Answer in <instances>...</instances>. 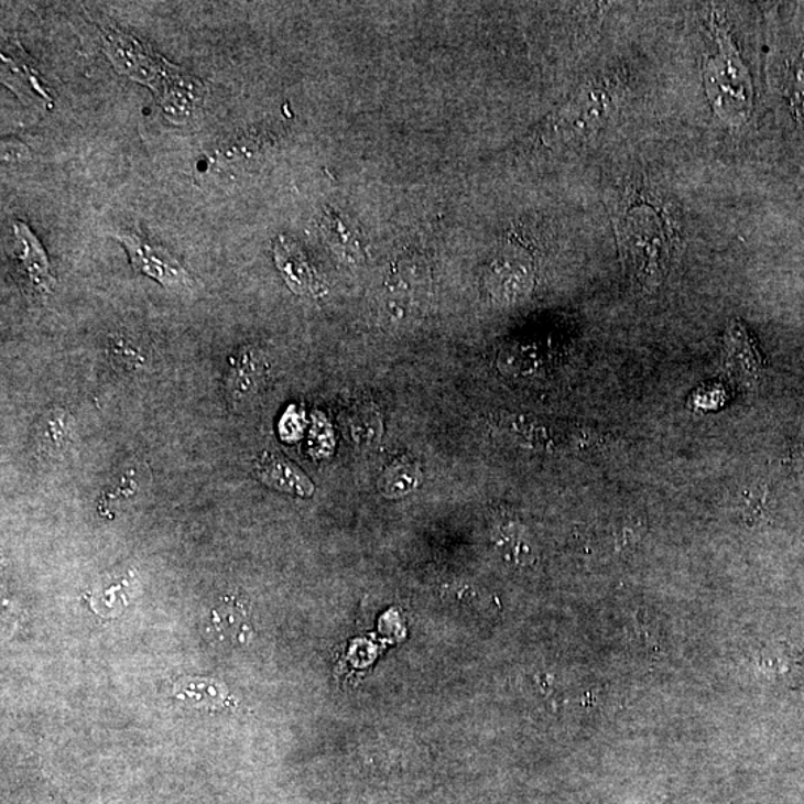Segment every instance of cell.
<instances>
[{"instance_id":"6da1fadb","label":"cell","mask_w":804,"mask_h":804,"mask_svg":"<svg viewBox=\"0 0 804 804\" xmlns=\"http://www.w3.org/2000/svg\"><path fill=\"white\" fill-rule=\"evenodd\" d=\"M616 235L624 272L633 285L654 291L678 253V228L662 203L629 189L616 209Z\"/></svg>"},{"instance_id":"7a4b0ae2","label":"cell","mask_w":804,"mask_h":804,"mask_svg":"<svg viewBox=\"0 0 804 804\" xmlns=\"http://www.w3.org/2000/svg\"><path fill=\"white\" fill-rule=\"evenodd\" d=\"M626 93L624 76L620 74H600L586 80L545 121L541 129L543 142L547 145H568L595 137L613 117L619 116Z\"/></svg>"},{"instance_id":"3957f363","label":"cell","mask_w":804,"mask_h":804,"mask_svg":"<svg viewBox=\"0 0 804 804\" xmlns=\"http://www.w3.org/2000/svg\"><path fill=\"white\" fill-rule=\"evenodd\" d=\"M715 51L704 66V87L715 116L730 127L747 124L754 109V86L734 36L721 17H710Z\"/></svg>"},{"instance_id":"277c9868","label":"cell","mask_w":804,"mask_h":804,"mask_svg":"<svg viewBox=\"0 0 804 804\" xmlns=\"http://www.w3.org/2000/svg\"><path fill=\"white\" fill-rule=\"evenodd\" d=\"M774 75L790 116L804 124V3L774 36Z\"/></svg>"},{"instance_id":"5b68a950","label":"cell","mask_w":804,"mask_h":804,"mask_svg":"<svg viewBox=\"0 0 804 804\" xmlns=\"http://www.w3.org/2000/svg\"><path fill=\"white\" fill-rule=\"evenodd\" d=\"M121 241L137 272L154 279L172 291H186L194 285L189 273L166 249L155 247L142 237L129 232L121 236Z\"/></svg>"},{"instance_id":"8992f818","label":"cell","mask_w":804,"mask_h":804,"mask_svg":"<svg viewBox=\"0 0 804 804\" xmlns=\"http://www.w3.org/2000/svg\"><path fill=\"white\" fill-rule=\"evenodd\" d=\"M256 477L279 492L311 498L315 485L292 460L281 453L264 452L256 463Z\"/></svg>"},{"instance_id":"52a82bcc","label":"cell","mask_w":804,"mask_h":804,"mask_svg":"<svg viewBox=\"0 0 804 804\" xmlns=\"http://www.w3.org/2000/svg\"><path fill=\"white\" fill-rule=\"evenodd\" d=\"M14 260L21 273L37 291H51L54 276L51 274L48 257L40 240L24 222L14 224Z\"/></svg>"},{"instance_id":"ba28073f","label":"cell","mask_w":804,"mask_h":804,"mask_svg":"<svg viewBox=\"0 0 804 804\" xmlns=\"http://www.w3.org/2000/svg\"><path fill=\"white\" fill-rule=\"evenodd\" d=\"M274 258L283 279L295 294L317 295L322 282L315 270L294 243L281 237L274 247Z\"/></svg>"},{"instance_id":"9c48e42d","label":"cell","mask_w":804,"mask_h":804,"mask_svg":"<svg viewBox=\"0 0 804 804\" xmlns=\"http://www.w3.org/2000/svg\"><path fill=\"white\" fill-rule=\"evenodd\" d=\"M267 366L261 352L253 347H243L231 355L227 372L228 392L236 400H243L258 391L265 376Z\"/></svg>"},{"instance_id":"30bf717a","label":"cell","mask_w":804,"mask_h":804,"mask_svg":"<svg viewBox=\"0 0 804 804\" xmlns=\"http://www.w3.org/2000/svg\"><path fill=\"white\" fill-rule=\"evenodd\" d=\"M36 444L42 453L57 456L74 443L75 423L65 410L54 409L42 414L36 423Z\"/></svg>"},{"instance_id":"8fae6325","label":"cell","mask_w":804,"mask_h":804,"mask_svg":"<svg viewBox=\"0 0 804 804\" xmlns=\"http://www.w3.org/2000/svg\"><path fill=\"white\" fill-rule=\"evenodd\" d=\"M320 227L325 237H327L328 243L341 257L354 260L358 256L359 245L357 239H355L354 230L340 215L336 214V211L328 210L325 217L322 218Z\"/></svg>"},{"instance_id":"7c38bea8","label":"cell","mask_w":804,"mask_h":804,"mask_svg":"<svg viewBox=\"0 0 804 804\" xmlns=\"http://www.w3.org/2000/svg\"><path fill=\"white\" fill-rule=\"evenodd\" d=\"M419 472L421 471H419L417 465L412 460H400L384 472L380 486H382L383 492L391 498L408 495L417 488L419 477H421Z\"/></svg>"},{"instance_id":"4fadbf2b","label":"cell","mask_w":804,"mask_h":804,"mask_svg":"<svg viewBox=\"0 0 804 804\" xmlns=\"http://www.w3.org/2000/svg\"><path fill=\"white\" fill-rule=\"evenodd\" d=\"M176 697H185L192 700V704L198 706H207L209 709L222 708L227 702V694L222 692L221 685L211 683V681L197 680L184 683L182 687H177Z\"/></svg>"},{"instance_id":"5bb4252c","label":"cell","mask_w":804,"mask_h":804,"mask_svg":"<svg viewBox=\"0 0 804 804\" xmlns=\"http://www.w3.org/2000/svg\"><path fill=\"white\" fill-rule=\"evenodd\" d=\"M769 492L764 488L751 489L743 495L740 514L748 524H760L770 514Z\"/></svg>"},{"instance_id":"9a60e30c","label":"cell","mask_w":804,"mask_h":804,"mask_svg":"<svg viewBox=\"0 0 804 804\" xmlns=\"http://www.w3.org/2000/svg\"><path fill=\"white\" fill-rule=\"evenodd\" d=\"M111 355L113 358L121 359L122 362L131 363L133 367H139V363H145L146 361L145 357H142L139 347L137 349L133 341L126 337L116 338L111 343Z\"/></svg>"},{"instance_id":"2e32d148","label":"cell","mask_w":804,"mask_h":804,"mask_svg":"<svg viewBox=\"0 0 804 804\" xmlns=\"http://www.w3.org/2000/svg\"><path fill=\"white\" fill-rule=\"evenodd\" d=\"M138 488L139 480H137V471H134V469H130L129 472L124 474V476L117 481L116 488H113L111 492L106 493V497L111 499L112 502L124 501V499L130 498L131 495L137 493Z\"/></svg>"},{"instance_id":"e0dca14e","label":"cell","mask_w":804,"mask_h":804,"mask_svg":"<svg viewBox=\"0 0 804 804\" xmlns=\"http://www.w3.org/2000/svg\"><path fill=\"white\" fill-rule=\"evenodd\" d=\"M790 464L800 478H804V434L798 435L791 446Z\"/></svg>"}]
</instances>
